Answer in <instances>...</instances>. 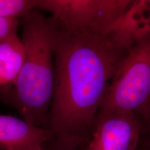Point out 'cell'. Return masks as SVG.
I'll return each instance as SVG.
<instances>
[{"instance_id": "obj_1", "label": "cell", "mask_w": 150, "mask_h": 150, "mask_svg": "<svg viewBox=\"0 0 150 150\" xmlns=\"http://www.w3.org/2000/svg\"><path fill=\"white\" fill-rule=\"evenodd\" d=\"M50 20L55 81L48 129L54 139L81 149L130 49L111 33L74 31Z\"/></svg>"}, {"instance_id": "obj_2", "label": "cell", "mask_w": 150, "mask_h": 150, "mask_svg": "<svg viewBox=\"0 0 150 150\" xmlns=\"http://www.w3.org/2000/svg\"><path fill=\"white\" fill-rule=\"evenodd\" d=\"M25 57L14 84L0 91V99L33 126L48 129L55 70L50 18L37 10L22 22Z\"/></svg>"}, {"instance_id": "obj_3", "label": "cell", "mask_w": 150, "mask_h": 150, "mask_svg": "<svg viewBox=\"0 0 150 150\" xmlns=\"http://www.w3.org/2000/svg\"><path fill=\"white\" fill-rule=\"evenodd\" d=\"M135 114L150 117V35L137 41L116 70L97 116Z\"/></svg>"}, {"instance_id": "obj_4", "label": "cell", "mask_w": 150, "mask_h": 150, "mask_svg": "<svg viewBox=\"0 0 150 150\" xmlns=\"http://www.w3.org/2000/svg\"><path fill=\"white\" fill-rule=\"evenodd\" d=\"M130 0H38L36 9L51 14L63 27L107 34L120 20Z\"/></svg>"}, {"instance_id": "obj_5", "label": "cell", "mask_w": 150, "mask_h": 150, "mask_svg": "<svg viewBox=\"0 0 150 150\" xmlns=\"http://www.w3.org/2000/svg\"><path fill=\"white\" fill-rule=\"evenodd\" d=\"M145 122L135 114L97 116L91 136L81 150H136Z\"/></svg>"}, {"instance_id": "obj_6", "label": "cell", "mask_w": 150, "mask_h": 150, "mask_svg": "<svg viewBox=\"0 0 150 150\" xmlns=\"http://www.w3.org/2000/svg\"><path fill=\"white\" fill-rule=\"evenodd\" d=\"M53 138L50 129L33 126L22 118L0 115V150H44Z\"/></svg>"}, {"instance_id": "obj_7", "label": "cell", "mask_w": 150, "mask_h": 150, "mask_svg": "<svg viewBox=\"0 0 150 150\" xmlns=\"http://www.w3.org/2000/svg\"><path fill=\"white\" fill-rule=\"evenodd\" d=\"M112 33L127 48L150 35V0L132 1L120 18L108 33Z\"/></svg>"}, {"instance_id": "obj_8", "label": "cell", "mask_w": 150, "mask_h": 150, "mask_svg": "<svg viewBox=\"0 0 150 150\" xmlns=\"http://www.w3.org/2000/svg\"><path fill=\"white\" fill-rule=\"evenodd\" d=\"M24 57L23 43L18 31L0 42V91L13 85Z\"/></svg>"}, {"instance_id": "obj_9", "label": "cell", "mask_w": 150, "mask_h": 150, "mask_svg": "<svg viewBox=\"0 0 150 150\" xmlns=\"http://www.w3.org/2000/svg\"><path fill=\"white\" fill-rule=\"evenodd\" d=\"M38 0H0V18L24 19L36 10Z\"/></svg>"}, {"instance_id": "obj_10", "label": "cell", "mask_w": 150, "mask_h": 150, "mask_svg": "<svg viewBox=\"0 0 150 150\" xmlns=\"http://www.w3.org/2000/svg\"><path fill=\"white\" fill-rule=\"evenodd\" d=\"M19 24L18 20L0 18V42L12 33L17 32Z\"/></svg>"}, {"instance_id": "obj_11", "label": "cell", "mask_w": 150, "mask_h": 150, "mask_svg": "<svg viewBox=\"0 0 150 150\" xmlns=\"http://www.w3.org/2000/svg\"><path fill=\"white\" fill-rule=\"evenodd\" d=\"M44 150H81L79 148L59 142L53 138L45 146Z\"/></svg>"}, {"instance_id": "obj_12", "label": "cell", "mask_w": 150, "mask_h": 150, "mask_svg": "<svg viewBox=\"0 0 150 150\" xmlns=\"http://www.w3.org/2000/svg\"><path fill=\"white\" fill-rule=\"evenodd\" d=\"M136 150H150V131L144 129L140 140V143Z\"/></svg>"}, {"instance_id": "obj_13", "label": "cell", "mask_w": 150, "mask_h": 150, "mask_svg": "<svg viewBox=\"0 0 150 150\" xmlns=\"http://www.w3.org/2000/svg\"><path fill=\"white\" fill-rule=\"evenodd\" d=\"M144 122H145V127H144V128H145V129L150 131V117L147 121Z\"/></svg>"}]
</instances>
